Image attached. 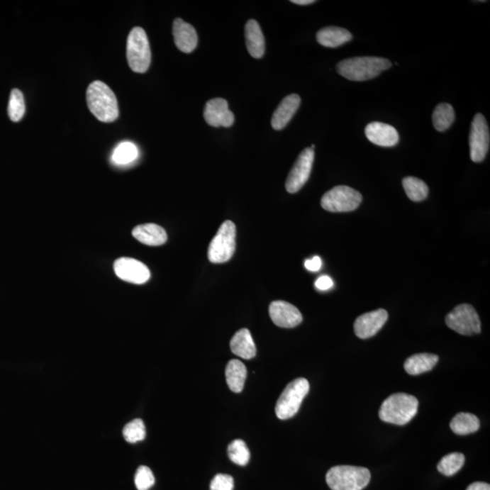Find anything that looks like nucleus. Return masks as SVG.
Segmentation results:
<instances>
[{
  "label": "nucleus",
  "mask_w": 490,
  "mask_h": 490,
  "mask_svg": "<svg viewBox=\"0 0 490 490\" xmlns=\"http://www.w3.org/2000/svg\"><path fill=\"white\" fill-rule=\"evenodd\" d=\"M87 102L90 112L99 121L111 123L118 119L119 108L115 93L101 81H94L87 90Z\"/></svg>",
  "instance_id": "nucleus-1"
},
{
  "label": "nucleus",
  "mask_w": 490,
  "mask_h": 490,
  "mask_svg": "<svg viewBox=\"0 0 490 490\" xmlns=\"http://www.w3.org/2000/svg\"><path fill=\"white\" fill-rule=\"evenodd\" d=\"M391 66V61L384 57H358L340 61L337 71L350 81H366L374 79Z\"/></svg>",
  "instance_id": "nucleus-2"
},
{
  "label": "nucleus",
  "mask_w": 490,
  "mask_h": 490,
  "mask_svg": "<svg viewBox=\"0 0 490 490\" xmlns=\"http://www.w3.org/2000/svg\"><path fill=\"white\" fill-rule=\"evenodd\" d=\"M418 408V401L414 396L395 394L386 399L379 408V416L384 423L402 426L416 416Z\"/></svg>",
  "instance_id": "nucleus-3"
},
{
  "label": "nucleus",
  "mask_w": 490,
  "mask_h": 490,
  "mask_svg": "<svg viewBox=\"0 0 490 490\" xmlns=\"http://www.w3.org/2000/svg\"><path fill=\"white\" fill-rule=\"evenodd\" d=\"M371 480V472L355 466H335L327 472L326 482L333 490H362Z\"/></svg>",
  "instance_id": "nucleus-4"
},
{
  "label": "nucleus",
  "mask_w": 490,
  "mask_h": 490,
  "mask_svg": "<svg viewBox=\"0 0 490 490\" xmlns=\"http://www.w3.org/2000/svg\"><path fill=\"white\" fill-rule=\"evenodd\" d=\"M126 57L135 73H145L151 64V50L145 31L136 27L130 32L126 45Z\"/></svg>",
  "instance_id": "nucleus-5"
},
{
  "label": "nucleus",
  "mask_w": 490,
  "mask_h": 490,
  "mask_svg": "<svg viewBox=\"0 0 490 490\" xmlns=\"http://www.w3.org/2000/svg\"><path fill=\"white\" fill-rule=\"evenodd\" d=\"M309 391L310 384L306 379L298 378L290 382L282 392L275 407L277 417L282 421L293 418Z\"/></svg>",
  "instance_id": "nucleus-6"
},
{
  "label": "nucleus",
  "mask_w": 490,
  "mask_h": 490,
  "mask_svg": "<svg viewBox=\"0 0 490 490\" xmlns=\"http://www.w3.org/2000/svg\"><path fill=\"white\" fill-rule=\"evenodd\" d=\"M236 247V227L232 221H225L210 243L208 259L213 264L228 262L235 254Z\"/></svg>",
  "instance_id": "nucleus-7"
},
{
  "label": "nucleus",
  "mask_w": 490,
  "mask_h": 490,
  "mask_svg": "<svg viewBox=\"0 0 490 490\" xmlns=\"http://www.w3.org/2000/svg\"><path fill=\"white\" fill-rule=\"evenodd\" d=\"M362 202V196L352 187L338 186L328 191L321 198V207L328 212H352Z\"/></svg>",
  "instance_id": "nucleus-8"
},
{
  "label": "nucleus",
  "mask_w": 490,
  "mask_h": 490,
  "mask_svg": "<svg viewBox=\"0 0 490 490\" xmlns=\"http://www.w3.org/2000/svg\"><path fill=\"white\" fill-rule=\"evenodd\" d=\"M446 324L462 335L472 336L481 332L479 314L470 304H460L454 308L446 317Z\"/></svg>",
  "instance_id": "nucleus-9"
},
{
  "label": "nucleus",
  "mask_w": 490,
  "mask_h": 490,
  "mask_svg": "<svg viewBox=\"0 0 490 490\" xmlns=\"http://www.w3.org/2000/svg\"><path fill=\"white\" fill-rule=\"evenodd\" d=\"M490 135L488 122L482 113L473 119L469 135L470 158L474 163H481L488 155Z\"/></svg>",
  "instance_id": "nucleus-10"
},
{
  "label": "nucleus",
  "mask_w": 490,
  "mask_h": 490,
  "mask_svg": "<svg viewBox=\"0 0 490 490\" xmlns=\"http://www.w3.org/2000/svg\"><path fill=\"white\" fill-rule=\"evenodd\" d=\"M314 161L313 149L305 148L299 155L289 174L285 187L288 193L295 194L301 189L309 179Z\"/></svg>",
  "instance_id": "nucleus-11"
},
{
  "label": "nucleus",
  "mask_w": 490,
  "mask_h": 490,
  "mask_svg": "<svg viewBox=\"0 0 490 490\" xmlns=\"http://www.w3.org/2000/svg\"><path fill=\"white\" fill-rule=\"evenodd\" d=\"M113 270L121 280L135 284H145L151 277L147 266L133 258L122 257L116 260Z\"/></svg>",
  "instance_id": "nucleus-12"
},
{
  "label": "nucleus",
  "mask_w": 490,
  "mask_h": 490,
  "mask_svg": "<svg viewBox=\"0 0 490 490\" xmlns=\"http://www.w3.org/2000/svg\"><path fill=\"white\" fill-rule=\"evenodd\" d=\"M206 122L213 128H230L235 123V116L229 109L228 103L223 99L209 100L204 107Z\"/></svg>",
  "instance_id": "nucleus-13"
},
{
  "label": "nucleus",
  "mask_w": 490,
  "mask_h": 490,
  "mask_svg": "<svg viewBox=\"0 0 490 490\" xmlns=\"http://www.w3.org/2000/svg\"><path fill=\"white\" fill-rule=\"evenodd\" d=\"M389 314L384 309L369 311L357 318L355 323V333L360 339H369L376 335L384 326Z\"/></svg>",
  "instance_id": "nucleus-14"
},
{
  "label": "nucleus",
  "mask_w": 490,
  "mask_h": 490,
  "mask_svg": "<svg viewBox=\"0 0 490 490\" xmlns=\"http://www.w3.org/2000/svg\"><path fill=\"white\" fill-rule=\"evenodd\" d=\"M269 313L274 324L281 328L291 329L301 323L303 316L294 305L284 301H272Z\"/></svg>",
  "instance_id": "nucleus-15"
},
{
  "label": "nucleus",
  "mask_w": 490,
  "mask_h": 490,
  "mask_svg": "<svg viewBox=\"0 0 490 490\" xmlns=\"http://www.w3.org/2000/svg\"><path fill=\"white\" fill-rule=\"evenodd\" d=\"M365 135L369 141L379 147H392L400 140V135L394 126L381 122H373L367 126Z\"/></svg>",
  "instance_id": "nucleus-16"
},
{
  "label": "nucleus",
  "mask_w": 490,
  "mask_h": 490,
  "mask_svg": "<svg viewBox=\"0 0 490 490\" xmlns=\"http://www.w3.org/2000/svg\"><path fill=\"white\" fill-rule=\"evenodd\" d=\"M173 35L174 43L180 51L189 54L196 50L198 38L196 30L192 25L188 24L182 18L175 19L173 25Z\"/></svg>",
  "instance_id": "nucleus-17"
},
{
  "label": "nucleus",
  "mask_w": 490,
  "mask_h": 490,
  "mask_svg": "<svg viewBox=\"0 0 490 490\" xmlns=\"http://www.w3.org/2000/svg\"><path fill=\"white\" fill-rule=\"evenodd\" d=\"M301 105V97L293 94L282 100L272 118V126L275 130H282L290 123Z\"/></svg>",
  "instance_id": "nucleus-18"
},
{
  "label": "nucleus",
  "mask_w": 490,
  "mask_h": 490,
  "mask_svg": "<svg viewBox=\"0 0 490 490\" xmlns=\"http://www.w3.org/2000/svg\"><path fill=\"white\" fill-rule=\"evenodd\" d=\"M138 241L149 246H160L167 241V233L163 227L155 223L136 226L132 232Z\"/></svg>",
  "instance_id": "nucleus-19"
},
{
  "label": "nucleus",
  "mask_w": 490,
  "mask_h": 490,
  "mask_svg": "<svg viewBox=\"0 0 490 490\" xmlns=\"http://www.w3.org/2000/svg\"><path fill=\"white\" fill-rule=\"evenodd\" d=\"M246 45L250 55L255 58H261L265 52V40L259 23L251 19L245 25Z\"/></svg>",
  "instance_id": "nucleus-20"
},
{
  "label": "nucleus",
  "mask_w": 490,
  "mask_h": 490,
  "mask_svg": "<svg viewBox=\"0 0 490 490\" xmlns=\"http://www.w3.org/2000/svg\"><path fill=\"white\" fill-rule=\"evenodd\" d=\"M230 347L233 353L243 359L251 360L256 355V346L248 329H241L233 335Z\"/></svg>",
  "instance_id": "nucleus-21"
},
{
  "label": "nucleus",
  "mask_w": 490,
  "mask_h": 490,
  "mask_svg": "<svg viewBox=\"0 0 490 490\" xmlns=\"http://www.w3.org/2000/svg\"><path fill=\"white\" fill-rule=\"evenodd\" d=\"M352 40V35L347 29L327 27L318 31L317 41L325 48H338Z\"/></svg>",
  "instance_id": "nucleus-22"
},
{
  "label": "nucleus",
  "mask_w": 490,
  "mask_h": 490,
  "mask_svg": "<svg viewBox=\"0 0 490 490\" xmlns=\"http://www.w3.org/2000/svg\"><path fill=\"white\" fill-rule=\"evenodd\" d=\"M439 362V357L431 353H418L406 360L404 369L408 374L416 376L431 371Z\"/></svg>",
  "instance_id": "nucleus-23"
},
{
  "label": "nucleus",
  "mask_w": 490,
  "mask_h": 490,
  "mask_svg": "<svg viewBox=\"0 0 490 490\" xmlns=\"http://www.w3.org/2000/svg\"><path fill=\"white\" fill-rule=\"evenodd\" d=\"M225 376L229 389L235 394H240L245 387L247 369L242 362L232 360L226 366Z\"/></svg>",
  "instance_id": "nucleus-24"
},
{
  "label": "nucleus",
  "mask_w": 490,
  "mask_h": 490,
  "mask_svg": "<svg viewBox=\"0 0 490 490\" xmlns=\"http://www.w3.org/2000/svg\"><path fill=\"white\" fill-rule=\"evenodd\" d=\"M480 423L478 417L472 413L457 414L450 423V428L457 435H469L479 430Z\"/></svg>",
  "instance_id": "nucleus-25"
},
{
  "label": "nucleus",
  "mask_w": 490,
  "mask_h": 490,
  "mask_svg": "<svg viewBox=\"0 0 490 490\" xmlns=\"http://www.w3.org/2000/svg\"><path fill=\"white\" fill-rule=\"evenodd\" d=\"M455 120V111L452 106L447 103H441L435 108L433 122L435 129L439 132L446 131L450 128Z\"/></svg>",
  "instance_id": "nucleus-26"
},
{
  "label": "nucleus",
  "mask_w": 490,
  "mask_h": 490,
  "mask_svg": "<svg viewBox=\"0 0 490 490\" xmlns=\"http://www.w3.org/2000/svg\"><path fill=\"white\" fill-rule=\"evenodd\" d=\"M402 186L407 196L413 202H421L428 196V187L423 180L408 177L402 180Z\"/></svg>",
  "instance_id": "nucleus-27"
},
{
  "label": "nucleus",
  "mask_w": 490,
  "mask_h": 490,
  "mask_svg": "<svg viewBox=\"0 0 490 490\" xmlns=\"http://www.w3.org/2000/svg\"><path fill=\"white\" fill-rule=\"evenodd\" d=\"M138 157V149L131 142H123L116 147L112 161L116 165H124L134 162Z\"/></svg>",
  "instance_id": "nucleus-28"
},
{
  "label": "nucleus",
  "mask_w": 490,
  "mask_h": 490,
  "mask_svg": "<svg viewBox=\"0 0 490 490\" xmlns=\"http://www.w3.org/2000/svg\"><path fill=\"white\" fill-rule=\"evenodd\" d=\"M465 463V457L462 453L454 452L441 459L438 470L447 477L455 475Z\"/></svg>",
  "instance_id": "nucleus-29"
},
{
  "label": "nucleus",
  "mask_w": 490,
  "mask_h": 490,
  "mask_svg": "<svg viewBox=\"0 0 490 490\" xmlns=\"http://www.w3.org/2000/svg\"><path fill=\"white\" fill-rule=\"evenodd\" d=\"M9 116L13 122H18L25 115L26 106L24 96L21 90L13 89L9 97Z\"/></svg>",
  "instance_id": "nucleus-30"
},
{
  "label": "nucleus",
  "mask_w": 490,
  "mask_h": 490,
  "mask_svg": "<svg viewBox=\"0 0 490 490\" xmlns=\"http://www.w3.org/2000/svg\"><path fill=\"white\" fill-rule=\"evenodd\" d=\"M228 456L229 459L233 463L239 466L247 465L251 454H250L249 449L245 441L242 440H235L232 441L228 446Z\"/></svg>",
  "instance_id": "nucleus-31"
},
{
  "label": "nucleus",
  "mask_w": 490,
  "mask_h": 490,
  "mask_svg": "<svg viewBox=\"0 0 490 490\" xmlns=\"http://www.w3.org/2000/svg\"><path fill=\"white\" fill-rule=\"evenodd\" d=\"M123 435H124L125 440L129 443H136L144 440L145 435H147L144 421L140 418H136V420L126 424L124 430H123Z\"/></svg>",
  "instance_id": "nucleus-32"
},
{
  "label": "nucleus",
  "mask_w": 490,
  "mask_h": 490,
  "mask_svg": "<svg viewBox=\"0 0 490 490\" xmlns=\"http://www.w3.org/2000/svg\"><path fill=\"white\" fill-rule=\"evenodd\" d=\"M155 476L147 466L139 467L135 476V484L138 490H149L155 484Z\"/></svg>",
  "instance_id": "nucleus-33"
},
{
  "label": "nucleus",
  "mask_w": 490,
  "mask_h": 490,
  "mask_svg": "<svg viewBox=\"0 0 490 490\" xmlns=\"http://www.w3.org/2000/svg\"><path fill=\"white\" fill-rule=\"evenodd\" d=\"M235 482L230 475L218 474L211 482L210 490H233Z\"/></svg>",
  "instance_id": "nucleus-34"
},
{
  "label": "nucleus",
  "mask_w": 490,
  "mask_h": 490,
  "mask_svg": "<svg viewBox=\"0 0 490 490\" xmlns=\"http://www.w3.org/2000/svg\"><path fill=\"white\" fill-rule=\"evenodd\" d=\"M316 286L321 291L329 290L333 286V281L329 277L323 275V277L317 279Z\"/></svg>",
  "instance_id": "nucleus-35"
},
{
  "label": "nucleus",
  "mask_w": 490,
  "mask_h": 490,
  "mask_svg": "<svg viewBox=\"0 0 490 490\" xmlns=\"http://www.w3.org/2000/svg\"><path fill=\"white\" fill-rule=\"evenodd\" d=\"M305 268L310 272H318L321 268V260L318 256L313 259L307 260L304 262Z\"/></svg>",
  "instance_id": "nucleus-36"
},
{
  "label": "nucleus",
  "mask_w": 490,
  "mask_h": 490,
  "mask_svg": "<svg viewBox=\"0 0 490 490\" xmlns=\"http://www.w3.org/2000/svg\"><path fill=\"white\" fill-rule=\"evenodd\" d=\"M467 490H490V486L484 482H476L469 485Z\"/></svg>",
  "instance_id": "nucleus-37"
},
{
  "label": "nucleus",
  "mask_w": 490,
  "mask_h": 490,
  "mask_svg": "<svg viewBox=\"0 0 490 490\" xmlns=\"http://www.w3.org/2000/svg\"><path fill=\"white\" fill-rule=\"evenodd\" d=\"M291 3H294V4L296 5L307 6L313 4V3H316V1H314V0H293Z\"/></svg>",
  "instance_id": "nucleus-38"
}]
</instances>
